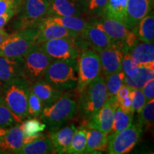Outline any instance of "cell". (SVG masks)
Wrapping results in <instances>:
<instances>
[{"label": "cell", "instance_id": "33", "mask_svg": "<svg viewBox=\"0 0 154 154\" xmlns=\"http://www.w3.org/2000/svg\"><path fill=\"white\" fill-rule=\"evenodd\" d=\"M46 124L36 118H29L26 121H23L19 127L22 129L24 136H32L38 133L42 132L45 129Z\"/></svg>", "mask_w": 154, "mask_h": 154}, {"label": "cell", "instance_id": "49", "mask_svg": "<svg viewBox=\"0 0 154 154\" xmlns=\"http://www.w3.org/2000/svg\"><path fill=\"white\" fill-rule=\"evenodd\" d=\"M0 153H2V152L1 151H0Z\"/></svg>", "mask_w": 154, "mask_h": 154}, {"label": "cell", "instance_id": "39", "mask_svg": "<svg viewBox=\"0 0 154 154\" xmlns=\"http://www.w3.org/2000/svg\"><path fill=\"white\" fill-rule=\"evenodd\" d=\"M22 0H0V15L11 9H18Z\"/></svg>", "mask_w": 154, "mask_h": 154}, {"label": "cell", "instance_id": "25", "mask_svg": "<svg viewBox=\"0 0 154 154\" xmlns=\"http://www.w3.org/2000/svg\"><path fill=\"white\" fill-rule=\"evenodd\" d=\"M55 153L54 149L49 136L45 135L29 143L25 144L19 150V154H48Z\"/></svg>", "mask_w": 154, "mask_h": 154}, {"label": "cell", "instance_id": "42", "mask_svg": "<svg viewBox=\"0 0 154 154\" xmlns=\"http://www.w3.org/2000/svg\"><path fill=\"white\" fill-rule=\"evenodd\" d=\"M18 9H11L5 14L0 15V29L5 27L6 24L8 23L10 19L17 14V11H18Z\"/></svg>", "mask_w": 154, "mask_h": 154}, {"label": "cell", "instance_id": "46", "mask_svg": "<svg viewBox=\"0 0 154 154\" xmlns=\"http://www.w3.org/2000/svg\"><path fill=\"white\" fill-rule=\"evenodd\" d=\"M7 131V129H6V128H1V127H0V140L2 139Z\"/></svg>", "mask_w": 154, "mask_h": 154}, {"label": "cell", "instance_id": "27", "mask_svg": "<svg viewBox=\"0 0 154 154\" xmlns=\"http://www.w3.org/2000/svg\"><path fill=\"white\" fill-rule=\"evenodd\" d=\"M128 0H107L102 17L116 19L125 24Z\"/></svg>", "mask_w": 154, "mask_h": 154}, {"label": "cell", "instance_id": "7", "mask_svg": "<svg viewBox=\"0 0 154 154\" xmlns=\"http://www.w3.org/2000/svg\"><path fill=\"white\" fill-rule=\"evenodd\" d=\"M91 24L103 30L111 41L119 44L126 52L138 42V38L136 34L116 19L99 17L94 19Z\"/></svg>", "mask_w": 154, "mask_h": 154}, {"label": "cell", "instance_id": "11", "mask_svg": "<svg viewBox=\"0 0 154 154\" xmlns=\"http://www.w3.org/2000/svg\"><path fill=\"white\" fill-rule=\"evenodd\" d=\"M77 38H60L38 44L53 60L76 59L80 54Z\"/></svg>", "mask_w": 154, "mask_h": 154}, {"label": "cell", "instance_id": "34", "mask_svg": "<svg viewBox=\"0 0 154 154\" xmlns=\"http://www.w3.org/2000/svg\"><path fill=\"white\" fill-rule=\"evenodd\" d=\"M44 106L41 100L29 90L28 96L27 118H36L41 114Z\"/></svg>", "mask_w": 154, "mask_h": 154}, {"label": "cell", "instance_id": "41", "mask_svg": "<svg viewBox=\"0 0 154 154\" xmlns=\"http://www.w3.org/2000/svg\"><path fill=\"white\" fill-rule=\"evenodd\" d=\"M118 104L119 107L124 112L127 113H134V112L132 111L131 99L130 94L128 96H126L123 99H121L119 102H118Z\"/></svg>", "mask_w": 154, "mask_h": 154}, {"label": "cell", "instance_id": "22", "mask_svg": "<svg viewBox=\"0 0 154 154\" xmlns=\"http://www.w3.org/2000/svg\"><path fill=\"white\" fill-rule=\"evenodd\" d=\"M108 135L96 128L86 127V144L84 153H101L107 150Z\"/></svg>", "mask_w": 154, "mask_h": 154}, {"label": "cell", "instance_id": "23", "mask_svg": "<svg viewBox=\"0 0 154 154\" xmlns=\"http://www.w3.org/2000/svg\"><path fill=\"white\" fill-rule=\"evenodd\" d=\"M49 16H82L79 7L69 0H48ZM84 14V13H83Z\"/></svg>", "mask_w": 154, "mask_h": 154}, {"label": "cell", "instance_id": "21", "mask_svg": "<svg viewBox=\"0 0 154 154\" xmlns=\"http://www.w3.org/2000/svg\"><path fill=\"white\" fill-rule=\"evenodd\" d=\"M24 145V134L19 126H11L7 129L2 139L0 140V151L2 153H18Z\"/></svg>", "mask_w": 154, "mask_h": 154}, {"label": "cell", "instance_id": "29", "mask_svg": "<svg viewBox=\"0 0 154 154\" xmlns=\"http://www.w3.org/2000/svg\"><path fill=\"white\" fill-rule=\"evenodd\" d=\"M134 113H127L123 111L119 106L116 109L111 132L109 134L121 131L132 124Z\"/></svg>", "mask_w": 154, "mask_h": 154}, {"label": "cell", "instance_id": "8", "mask_svg": "<svg viewBox=\"0 0 154 154\" xmlns=\"http://www.w3.org/2000/svg\"><path fill=\"white\" fill-rule=\"evenodd\" d=\"M22 57L24 61L23 77L30 85L43 79L53 60L38 44L34 45Z\"/></svg>", "mask_w": 154, "mask_h": 154}, {"label": "cell", "instance_id": "31", "mask_svg": "<svg viewBox=\"0 0 154 154\" xmlns=\"http://www.w3.org/2000/svg\"><path fill=\"white\" fill-rule=\"evenodd\" d=\"M86 144V128H77L73 136L67 153L82 154L84 153Z\"/></svg>", "mask_w": 154, "mask_h": 154}, {"label": "cell", "instance_id": "10", "mask_svg": "<svg viewBox=\"0 0 154 154\" xmlns=\"http://www.w3.org/2000/svg\"><path fill=\"white\" fill-rule=\"evenodd\" d=\"M142 127L139 124H131L121 131L108 135L107 153L109 154L128 153L139 141Z\"/></svg>", "mask_w": 154, "mask_h": 154}, {"label": "cell", "instance_id": "37", "mask_svg": "<svg viewBox=\"0 0 154 154\" xmlns=\"http://www.w3.org/2000/svg\"><path fill=\"white\" fill-rule=\"evenodd\" d=\"M17 123H18L17 119L7 106L4 103L3 100L0 101V127L7 128L14 126Z\"/></svg>", "mask_w": 154, "mask_h": 154}, {"label": "cell", "instance_id": "24", "mask_svg": "<svg viewBox=\"0 0 154 154\" xmlns=\"http://www.w3.org/2000/svg\"><path fill=\"white\" fill-rule=\"evenodd\" d=\"M131 31L141 42H153L154 40V17L153 13L148 14L141 19Z\"/></svg>", "mask_w": 154, "mask_h": 154}, {"label": "cell", "instance_id": "6", "mask_svg": "<svg viewBox=\"0 0 154 154\" xmlns=\"http://www.w3.org/2000/svg\"><path fill=\"white\" fill-rule=\"evenodd\" d=\"M38 28L19 29L9 34L0 45V57H23L36 44Z\"/></svg>", "mask_w": 154, "mask_h": 154}, {"label": "cell", "instance_id": "13", "mask_svg": "<svg viewBox=\"0 0 154 154\" xmlns=\"http://www.w3.org/2000/svg\"><path fill=\"white\" fill-rule=\"evenodd\" d=\"M118 106L116 99H108L103 107L86 123V127L96 128L109 135L112 126L114 111Z\"/></svg>", "mask_w": 154, "mask_h": 154}, {"label": "cell", "instance_id": "36", "mask_svg": "<svg viewBox=\"0 0 154 154\" xmlns=\"http://www.w3.org/2000/svg\"><path fill=\"white\" fill-rule=\"evenodd\" d=\"M138 69L139 66L138 63L133 60L128 52L125 53L121 63V71L124 73L126 76L134 78L137 75Z\"/></svg>", "mask_w": 154, "mask_h": 154}, {"label": "cell", "instance_id": "28", "mask_svg": "<svg viewBox=\"0 0 154 154\" xmlns=\"http://www.w3.org/2000/svg\"><path fill=\"white\" fill-rule=\"evenodd\" d=\"M151 79H154V69L140 66L137 75L134 78L125 76L124 84L134 88H141Z\"/></svg>", "mask_w": 154, "mask_h": 154}, {"label": "cell", "instance_id": "32", "mask_svg": "<svg viewBox=\"0 0 154 154\" xmlns=\"http://www.w3.org/2000/svg\"><path fill=\"white\" fill-rule=\"evenodd\" d=\"M138 114V124L140 126L145 127L146 129L153 128L154 124V99L146 102Z\"/></svg>", "mask_w": 154, "mask_h": 154}, {"label": "cell", "instance_id": "15", "mask_svg": "<svg viewBox=\"0 0 154 154\" xmlns=\"http://www.w3.org/2000/svg\"><path fill=\"white\" fill-rule=\"evenodd\" d=\"M22 57H0V86L8 84L14 78L23 76Z\"/></svg>", "mask_w": 154, "mask_h": 154}, {"label": "cell", "instance_id": "30", "mask_svg": "<svg viewBox=\"0 0 154 154\" xmlns=\"http://www.w3.org/2000/svg\"><path fill=\"white\" fill-rule=\"evenodd\" d=\"M126 75L122 71L105 76L108 99H116V94L122 84H124Z\"/></svg>", "mask_w": 154, "mask_h": 154}, {"label": "cell", "instance_id": "43", "mask_svg": "<svg viewBox=\"0 0 154 154\" xmlns=\"http://www.w3.org/2000/svg\"><path fill=\"white\" fill-rule=\"evenodd\" d=\"M133 89H134V88H132L131 86L127 85L126 84H122L116 94L117 102H119L121 99H123L126 96L129 95Z\"/></svg>", "mask_w": 154, "mask_h": 154}, {"label": "cell", "instance_id": "14", "mask_svg": "<svg viewBox=\"0 0 154 154\" xmlns=\"http://www.w3.org/2000/svg\"><path fill=\"white\" fill-rule=\"evenodd\" d=\"M79 36V34L67 29L61 25L45 18L38 27L36 44H41L54 38H76Z\"/></svg>", "mask_w": 154, "mask_h": 154}, {"label": "cell", "instance_id": "40", "mask_svg": "<svg viewBox=\"0 0 154 154\" xmlns=\"http://www.w3.org/2000/svg\"><path fill=\"white\" fill-rule=\"evenodd\" d=\"M140 89L145 96L146 102L153 99L154 98V79L148 81Z\"/></svg>", "mask_w": 154, "mask_h": 154}, {"label": "cell", "instance_id": "44", "mask_svg": "<svg viewBox=\"0 0 154 154\" xmlns=\"http://www.w3.org/2000/svg\"><path fill=\"white\" fill-rule=\"evenodd\" d=\"M69 1L74 2L75 5H76L81 9H82L83 13H85L86 7L88 3V0H69Z\"/></svg>", "mask_w": 154, "mask_h": 154}, {"label": "cell", "instance_id": "16", "mask_svg": "<svg viewBox=\"0 0 154 154\" xmlns=\"http://www.w3.org/2000/svg\"><path fill=\"white\" fill-rule=\"evenodd\" d=\"M151 9V0H128L125 25L131 30Z\"/></svg>", "mask_w": 154, "mask_h": 154}, {"label": "cell", "instance_id": "45", "mask_svg": "<svg viewBox=\"0 0 154 154\" xmlns=\"http://www.w3.org/2000/svg\"><path fill=\"white\" fill-rule=\"evenodd\" d=\"M8 35L9 34L6 32L5 29L2 28L0 29V45H1V44L4 42V40L8 36Z\"/></svg>", "mask_w": 154, "mask_h": 154}, {"label": "cell", "instance_id": "35", "mask_svg": "<svg viewBox=\"0 0 154 154\" xmlns=\"http://www.w3.org/2000/svg\"><path fill=\"white\" fill-rule=\"evenodd\" d=\"M107 0H88L85 13L94 19L102 17Z\"/></svg>", "mask_w": 154, "mask_h": 154}, {"label": "cell", "instance_id": "18", "mask_svg": "<svg viewBox=\"0 0 154 154\" xmlns=\"http://www.w3.org/2000/svg\"><path fill=\"white\" fill-rule=\"evenodd\" d=\"M30 89L41 100L44 107L51 105L63 94V91L55 88L44 79L31 84Z\"/></svg>", "mask_w": 154, "mask_h": 154}, {"label": "cell", "instance_id": "12", "mask_svg": "<svg viewBox=\"0 0 154 154\" xmlns=\"http://www.w3.org/2000/svg\"><path fill=\"white\" fill-rule=\"evenodd\" d=\"M101 65L102 76H106L121 71V63L125 50L116 44L111 42L109 47L98 51Z\"/></svg>", "mask_w": 154, "mask_h": 154}, {"label": "cell", "instance_id": "20", "mask_svg": "<svg viewBox=\"0 0 154 154\" xmlns=\"http://www.w3.org/2000/svg\"><path fill=\"white\" fill-rule=\"evenodd\" d=\"M80 36L91 45L96 52L109 47L112 42L103 30L91 23H88Z\"/></svg>", "mask_w": 154, "mask_h": 154}, {"label": "cell", "instance_id": "4", "mask_svg": "<svg viewBox=\"0 0 154 154\" xmlns=\"http://www.w3.org/2000/svg\"><path fill=\"white\" fill-rule=\"evenodd\" d=\"M77 113V103L74 99L63 94L54 103L43 108L40 120L53 131L74 119Z\"/></svg>", "mask_w": 154, "mask_h": 154}, {"label": "cell", "instance_id": "9", "mask_svg": "<svg viewBox=\"0 0 154 154\" xmlns=\"http://www.w3.org/2000/svg\"><path fill=\"white\" fill-rule=\"evenodd\" d=\"M78 82L76 91L78 93L101 75V65L99 56L93 49L82 51L77 58Z\"/></svg>", "mask_w": 154, "mask_h": 154}, {"label": "cell", "instance_id": "17", "mask_svg": "<svg viewBox=\"0 0 154 154\" xmlns=\"http://www.w3.org/2000/svg\"><path fill=\"white\" fill-rule=\"evenodd\" d=\"M128 52L139 67L143 66L154 69L153 42H137Z\"/></svg>", "mask_w": 154, "mask_h": 154}, {"label": "cell", "instance_id": "38", "mask_svg": "<svg viewBox=\"0 0 154 154\" xmlns=\"http://www.w3.org/2000/svg\"><path fill=\"white\" fill-rule=\"evenodd\" d=\"M130 96L131 99L132 111L134 113H138L146 103L145 96L140 88H134L130 93Z\"/></svg>", "mask_w": 154, "mask_h": 154}, {"label": "cell", "instance_id": "48", "mask_svg": "<svg viewBox=\"0 0 154 154\" xmlns=\"http://www.w3.org/2000/svg\"><path fill=\"white\" fill-rule=\"evenodd\" d=\"M1 92H2V86H0V94H1Z\"/></svg>", "mask_w": 154, "mask_h": 154}, {"label": "cell", "instance_id": "1", "mask_svg": "<svg viewBox=\"0 0 154 154\" xmlns=\"http://www.w3.org/2000/svg\"><path fill=\"white\" fill-rule=\"evenodd\" d=\"M79 94L77 111L86 124L103 107L108 99L104 76L99 75Z\"/></svg>", "mask_w": 154, "mask_h": 154}, {"label": "cell", "instance_id": "5", "mask_svg": "<svg viewBox=\"0 0 154 154\" xmlns=\"http://www.w3.org/2000/svg\"><path fill=\"white\" fill-rule=\"evenodd\" d=\"M13 22L14 29L38 28L49 16L48 0H22Z\"/></svg>", "mask_w": 154, "mask_h": 154}, {"label": "cell", "instance_id": "47", "mask_svg": "<svg viewBox=\"0 0 154 154\" xmlns=\"http://www.w3.org/2000/svg\"><path fill=\"white\" fill-rule=\"evenodd\" d=\"M2 96H0V101H2Z\"/></svg>", "mask_w": 154, "mask_h": 154}, {"label": "cell", "instance_id": "19", "mask_svg": "<svg viewBox=\"0 0 154 154\" xmlns=\"http://www.w3.org/2000/svg\"><path fill=\"white\" fill-rule=\"evenodd\" d=\"M76 127L74 124L51 131L49 138L52 142L55 153H67Z\"/></svg>", "mask_w": 154, "mask_h": 154}, {"label": "cell", "instance_id": "3", "mask_svg": "<svg viewBox=\"0 0 154 154\" xmlns=\"http://www.w3.org/2000/svg\"><path fill=\"white\" fill-rule=\"evenodd\" d=\"M43 79L62 91L74 89L78 82L77 59L52 60Z\"/></svg>", "mask_w": 154, "mask_h": 154}, {"label": "cell", "instance_id": "2", "mask_svg": "<svg viewBox=\"0 0 154 154\" xmlns=\"http://www.w3.org/2000/svg\"><path fill=\"white\" fill-rule=\"evenodd\" d=\"M30 84L23 76L14 78L2 86L4 103L14 115L17 122L27 118L28 96Z\"/></svg>", "mask_w": 154, "mask_h": 154}, {"label": "cell", "instance_id": "26", "mask_svg": "<svg viewBox=\"0 0 154 154\" xmlns=\"http://www.w3.org/2000/svg\"><path fill=\"white\" fill-rule=\"evenodd\" d=\"M51 22L61 25L67 29L82 34L88 22L81 17L76 16H49L46 17Z\"/></svg>", "mask_w": 154, "mask_h": 154}]
</instances>
